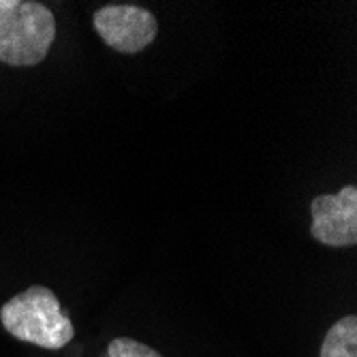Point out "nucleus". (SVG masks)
Masks as SVG:
<instances>
[{"instance_id":"nucleus-1","label":"nucleus","mask_w":357,"mask_h":357,"mask_svg":"<svg viewBox=\"0 0 357 357\" xmlns=\"http://www.w3.org/2000/svg\"><path fill=\"white\" fill-rule=\"evenodd\" d=\"M0 323L15 340L41 349H62L75 336L69 312L60 308L54 291L41 284H32L5 302Z\"/></svg>"},{"instance_id":"nucleus-2","label":"nucleus","mask_w":357,"mask_h":357,"mask_svg":"<svg viewBox=\"0 0 357 357\" xmlns=\"http://www.w3.org/2000/svg\"><path fill=\"white\" fill-rule=\"evenodd\" d=\"M56 39L54 13L32 0H15L0 11V62L11 67H35L47 58Z\"/></svg>"},{"instance_id":"nucleus-3","label":"nucleus","mask_w":357,"mask_h":357,"mask_svg":"<svg viewBox=\"0 0 357 357\" xmlns=\"http://www.w3.org/2000/svg\"><path fill=\"white\" fill-rule=\"evenodd\" d=\"M94 30L105 45L120 54H139L158 35L154 13L135 5H107L92 17Z\"/></svg>"},{"instance_id":"nucleus-4","label":"nucleus","mask_w":357,"mask_h":357,"mask_svg":"<svg viewBox=\"0 0 357 357\" xmlns=\"http://www.w3.org/2000/svg\"><path fill=\"white\" fill-rule=\"evenodd\" d=\"M310 236L332 248L357 242V188L353 184L336 195H319L310 204Z\"/></svg>"},{"instance_id":"nucleus-5","label":"nucleus","mask_w":357,"mask_h":357,"mask_svg":"<svg viewBox=\"0 0 357 357\" xmlns=\"http://www.w3.org/2000/svg\"><path fill=\"white\" fill-rule=\"evenodd\" d=\"M319 357H357V317L347 314L328 330Z\"/></svg>"},{"instance_id":"nucleus-6","label":"nucleus","mask_w":357,"mask_h":357,"mask_svg":"<svg viewBox=\"0 0 357 357\" xmlns=\"http://www.w3.org/2000/svg\"><path fill=\"white\" fill-rule=\"evenodd\" d=\"M107 357H163V355L139 340L114 338L107 347Z\"/></svg>"},{"instance_id":"nucleus-7","label":"nucleus","mask_w":357,"mask_h":357,"mask_svg":"<svg viewBox=\"0 0 357 357\" xmlns=\"http://www.w3.org/2000/svg\"><path fill=\"white\" fill-rule=\"evenodd\" d=\"M13 3H15V0H0V11H5V9L13 7Z\"/></svg>"}]
</instances>
